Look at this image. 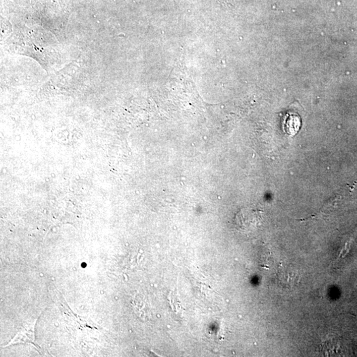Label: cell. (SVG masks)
I'll return each mask as SVG.
<instances>
[{
	"label": "cell",
	"mask_w": 357,
	"mask_h": 357,
	"mask_svg": "<svg viewBox=\"0 0 357 357\" xmlns=\"http://www.w3.org/2000/svg\"><path fill=\"white\" fill-rule=\"evenodd\" d=\"M236 224L242 230H249L256 227L259 222V216L254 211H241L236 216Z\"/></svg>",
	"instance_id": "1"
},
{
	"label": "cell",
	"mask_w": 357,
	"mask_h": 357,
	"mask_svg": "<svg viewBox=\"0 0 357 357\" xmlns=\"http://www.w3.org/2000/svg\"><path fill=\"white\" fill-rule=\"evenodd\" d=\"M279 275H280V280L285 282V284L292 285V282L290 281V278L295 284H296V282L299 281V280H298L299 275H298L296 271H293V270H282Z\"/></svg>",
	"instance_id": "2"
}]
</instances>
